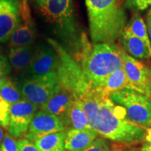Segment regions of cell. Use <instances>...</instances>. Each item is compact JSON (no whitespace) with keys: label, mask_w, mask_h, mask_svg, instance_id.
<instances>
[{"label":"cell","mask_w":151,"mask_h":151,"mask_svg":"<svg viewBox=\"0 0 151 151\" xmlns=\"http://www.w3.org/2000/svg\"><path fill=\"white\" fill-rule=\"evenodd\" d=\"M61 88L56 71L40 76H28L22 82L20 89L24 100L41 107Z\"/></svg>","instance_id":"cell-5"},{"label":"cell","mask_w":151,"mask_h":151,"mask_svg":"<svg viewBox=\"0 0 151 151\" xmlns=\"http://www.w3.org/2000/svg\"><path fill=\"white\" fill-rule=\"evenodd\" d=\"M38 46L33 45L11 48L8 55L10 66L16 71H24L31 65Z\"/></svg>","instance_id":"cell-15"},{"label":"cell","mask_w":151,"mask_h":151,"mask_svg":"<svg viewBox=\"0 0 151 151\" xmlns=\"http://www.w3.org/2000/svg\"><path fill=\"white\" fill-rule=\"evenodd\" d=\"M33 1H35L36 5H37V6L39 7V9L41 11L43 8H44V6H46L47 1H48V0H33Z\"/></svg>","instance_id":"cell-29"},{"label":"cell","mask_w":151,"mask_h":151,"mask_svg":"<svg viewBox=\"0 0 151 151\" xmlns=\"http://www.w3.org/2000/svg\"><path fill=\"white\" fill-rule=\"evenodd\" d=\"M59 61L58 52L52 46H38L32 62L26 72L28 76H40L56 72Z\"/></svg>","instance_id":"cell-11"},{"label":"cell","mask_w":151,"mask_h":151,"mask_svg":"<svg viewBox=\"0 0 151 151\" xmlns=\"http://www.w3.org/2000/svg\"><path fill=\"white\" fill-rule=\"evenodd\" d=\"M21 18L18 0H0V42L5 43L10 39Z\"/></svg>","instance_id":"cell-10"},{"label":"cell","mask_w":151,"mask_h":151,"mask_svg":"<svg viewBox=\"0 0 151 151\" xmlns=\"http://www.w3.org/2000/svg\"><path fill=\"white\" fill-rule=\"evenodd\" d=\"M120 41L124 47V50L130 56L136 59L151 58V49L141 39L122 32Z\"/></svg>","instance_id":"cell-16"},{"label":"cell","mask_w":151,"mask_h":151,"mask_svg":"<svg viewBox=\"0 0 151 151\" xmlns=\"http://www.w3.org/2000/svg\"><path fill=\"white\" fill-rule=\"evenodd\" d=\"M127 146H129L116 143V144H113V146H111V151H130V148Z\"/></svg>","instance_id":"cell-28"},{"label":"cell","mask_w":151,"mask_h":151,"mask_svg":"<svg viewBox=\"0 0 151 151\" xmlns=\"http://www.w3.org/2000/svg\"><path fill=\"white\" fill-rule=\"evenodd\" d=\"M11 69L10 64L8 60L0 55V74L4 76H7Z\"/></svg>","instance_id":"cell-27"},{"label":"cell","mask_w":151,"mask_h":151,"mask_svg":"<svg viewBox=\"0 0 151 151\" xmlns=\"http://www.w3.org/2000/svg\"><path fill=\"white\" fill-rule=\"evenodd\" d=\"M66 126L78 130L92 129L88 124V120L82 107L78 100L74 97H73V100L68 111L65 127Z\"/></svg>","instance_id":"cell-18"},{"label":"cell","mask_w":151,"mask_h":151,"mask_svg":"<svg viewBox=\"0 0 151 151\" xmlns=\"http://www.w3.org/2000/svg\"><path fill=\"white\" fill-rule=\"evenodd\" d=\"M73 9V0H48L41 11L61 37L71 39L76 34Z\"/></svg>","instance_id":"cell-6"},{"label":"cell","mask_w":151,"mask_h":151,"mask_svg":"<svg viewBox=\"0 0 151 151\" xmlns=\"http://www.w3.org/2000/svg\"><path fill=\"white\" fill-rule=\"evenodd\" d=\"M130 151H140L137 149H134V148H130Z\"/></svg>","instance_id":"cell-37"},{"label":"cell","mask_w":151,"mask_h":151,"mask_svg":"<svg viewBox=\"0 0 151 151\" xmlns=\"http://www.w3.org/2000/svg\"><path fill=\"white\" fill-rule=\"evenodd\" d=\"M19 151H41L35 146V144L27 139L18 141Z\"/></svg>","instance_id":"cell-26"},{"label":"cell","mask_w":151,"mask_h":151,"mask_svg":"<svg viewBox=\"0 0 151 151\" xmlns=\"http://www.w3.org/2000/svg\"><path fill=\"white\" fill-rule=\"evenodd\" d=\"M147 16L150 17V18H151V7H150V10L148 11V15H147Z\"/></svg>","instance_id":"cell-36"},{"label":"cell","mask_w":151,"mask_h":151,"mask_svg":"<svg viewBox=\"0 0 151 151\" xmlns=\"http://www.w3.org/2000/svg\"><path fill=\"white\" fill-rule=\"evenodd\" d=\"M82 151H111L109 143L104 138H97L90 146Z\"/></svg>","instance_id":"cell-25"},{"label":"cell","mask_w":151,"mask_h":151,"mask_svg":"<svg viewBox=\"0 0 151 151\" xmlns=\"http://www.w3.org/2000/svg\"><path fill=\"white\" fill-rule=\"evenodd\" d=\"M124 6L130 10L143 11L151 6V0H126Z\"/></svg>","instance_id":"cell-23"},{"label":"cell","mask_w":151,"mask_h":151,"mask_svg":"<svg viewBox=\"0 0 151 151\" xmlns=\"http://www.w3.org/2000/svg\"><path fill=\"white\" fill-rule=\"evenodd\" d=\"M65 128L59 118L41 110L35 113L29 124L26 139L33 143L49 134L64 132Z\"/></svg>","instance_id":"cell-9"},{"label":"cell","mask_w":151,"mask_h":151,"mask_svg":"<svg viewBox=\"0 0 151 151\" xmlns=\"http://www.w3.org/2000/svg\"><path fill=\"white\" fill-rule=\"evenodd\" d=\"M6 78V76H4V75L0 74V86L2 84V83L4 82V81L5 80Z\"/></svg>","instance_id":"cell-35"},{"label":"cell","mask_w":151,"mask_h":151,"mask_svg":"<svg viewBox=\"0 0 151 151\" xmlns=\"http://www.w3.org/2000/svg\"><path fill=\"white\" fill-rule=\"evenodd\" d=\"M48 41L59 56L57 73L60 83L78 100L90 128L101 137L119 144L130 146L144 141L146 129L132 122L125 109L95 86L65 48L52 39Z\"/></svg>","instance_id":"cell-1"},{"label":"cell","mask_w":151,"mask_h":151,"mask_svg":"<svg viewBox=\"0 0 151 151\" xmlns=\"http://www.w3.org/2000/svg\"><path fill=\"white\" fill-rule=\"evenodd\" d=\"M123 32L141 39L151 49V42L148 37L146 24L139 14H135L131 20L127 22Z\"/></svg>","instance_id":"cell-20"},{"label":"cell","mask_w":151,"mask_h":151,"mask_svg":"<svg viewBox=\"0 0 151 151\" xmlns=\"http://www.w3.org/2000/svg\"><path fill=\"white\" fill-rule=\"evenodd\" d=\"M86 4L92 43L114 44L127 20L118 0H86Z\"/></svg>","instance_id":"cell-2"},{"label":"cell","mask_w":151,"mask_h":151,"mask_svg":"<svg viewBox=\"0 0 151 151\" xmlns=\"http://www.w3.org/2000/svg\"><path fill=\"white\" fill-rule=\"evenodd\" d=\"M0 52H1V49H0Z\"/></svg>","instance_id":"cell-38"},{"label":"cell","mask_w":151,"mask_h":151,"mask_svg":"<svg viewBox=\"0 0 151 151\" xmlns=\"http://www.w3.org/2000/svg\"><path fill=\"white\" fill-rule=\"evenodd\" d=\"M37 109V106L24 99L11 105L8 127L9 134L14 138H18L27 133Z\"/></svg>","instance_id":"cell-7"},{"label":"cell","mask_w":151,"mask_h":151,"mask_svg":"<svg viewBox=\"0 0 151 151\" xmlns=\"http://www.w3.org/2000/svg\"><path fill=\"white\" fill-rule=\"evenodd\" d=\"M80 49L81 67L95 86L101 84L113 71L123 68L121 49L115 43L90 45L82 37Z\"/></svg>","instance_id":"cell-3"},{"label":"cell","mask_w":151,"mask_h":151,"mask_svg":"<svg viewBox=\"0 0 151 151\" xmlns=\"http://www.w3.org/2000/svg\"><path fill=\"white\" fill-rule=\"evenodd\" d=\"M0 151H19L18 141L9 134H5L2 143L0 146Z\"/></svg>","instance_id":"cell-24"},{"label":"cell","mask_w":151,"mask_h":151,"mask_svg":"<svg viewBox=\"0 0 151 151\" xmlns=\"http://www.w3.org/2000/svg\"><path fill=\"white\" fill-rule=\"evenodd\" d=\"M65 135L64 132L49 134L38 139L33 143L41 151H65Z\"/></svg>","instance_id":"cell-19"},{"label":"cell","mask_w":151,"mask_h":151,"mask_svg":"<svg viewBox=\"0 0 151 151\" xmlns=\"http://www.w3.org/2000/svg\"><path fill=\"white\" fill-rule=\"evenodd\" d=\"M0 97L10 105L24 99L21 89L15 81L7 76L0 86Z\"/></svg>","instance_id":"cell-21"},{"label":"cell","mask_w":151,"mask_h":151,"mask_svg":"<svg viewBox=\"0 0 151 151\" xmlns=\"http://www.w3.org/2000/svg\"><path fill=\"white\" fill-rule=\"evenodd\" d=\"M27 11L23 13V20L20 21L9 39V46L11 48L21 46H32L36 39V32L33 22L27 16Z\"/></svg>","instance_id":"cell-13"},{"label":"cell","mask_w":151,"mask_h":151,"mask_svg":"<svg viewBox=\"0 0 151 151\" xmlns=\"http://www.w3.org/2000/svg\"><path fill=\"white\" fill-rule=\"evenodd\" d=\"M73 97V94L70 90L62 85L61 90L41 106V110L59 118L65 126L68 111Z\"/></svg>","instance_id":"cell-12"},{"label":"cell","mask_w":151,"mask_h":151,"mask_svg":"<svg viewBox=\"0 0 151 151\" xmlns=\"http://www.w3.org/2000/svg\"><path fill=\"white\" fill-rule=\"evenodd\" d=\"M149 75H150V80H149L148 91H147L146 96L151 101V69L149 71Z\"/></svg>","instance_id":"cell-33"},{"label":"cell","mask_w":151,"mask_h":151,"mask_svg":"<svg viewBox=\"0 0 151 151\" xmlns=\"http://www.w3.org/2000/svg\"><path fill=\"white\" fill-rule=\"evenodd\" d=\"M11 105L0 97V126L8 128Z\"/></svg>","instance_id":"cell-22"},{"label":"cell","mask_w":151,"mask_h":151,"mask_svg":"<svg viewBox=\"0 0 151 151\" xmlns=\"http://www.w3.org/2000/svg\"><path fill=\"white\" fill-rule=\"evenodd\" d=\"M123 69L132 90L146 95L148 91L150 69L143 62L121 49Z\"/></svg>","instance_id":"cell-8"},{"label":"cell","mask_w":151,"mask_h":151,"mask_svg":"<svg viewBox=\"0 0 151 151\" xmlns=\"http://www.w3.org/2000/svg\"><path fill=\"white\" fill-rule=\"evenodd\" d=\"M97 136V134L92 129H69L66 132L65 150L67 151L83 150L94 142Z\"/></svg>","instance_id":"cell-14"},{"label":"cell","mask_w":151,"mask_h":151,"mask_svg":"<svg viewBox=\"0 0 151 151\" xmlns=\"http://www.w3.org/2000/svg\"><path fill=\"white\" fill-rule=\"evenodd\" d=\"M144 141L151 142V128H147L146 129V134L144 137Z\"/></svg>","instance_id":"cell-32"},{"label":"cell","mask_w":151,"mask_h":151,"mask_svg":"<svg viewBox=\"0 0 151 151\" xmlns=\"http://www.w3.org/2000/svg\"><path fill=\"white\" fill-rule=\"evenodd\" d=\"M146 27H147V30H148V34L149 39H150V41L151 42V18L150 17L147 16L146 18Z\"/></svg>","instance_id":"cell-30"},{"label":"cell","mask_w":151,"mask_h":151,"mask_svg":"<svg viewBox=\"0 0 151 151\" xmlns=\"http://www.w3.org/2000/svg\"><path fill=\"white\" fill-rule=\"evenodd\" d=\"M97 86L101 88L109 95L122 90H132L123 68L113 71L101 82V84Z\"/></svg>","instance_id":"cell-17"},{"label":"cell","mask_w":151,"mask_h":151,"mask_svg":"<svg viewBox=\"0 0 151 151\" xmlns=\"http://www.w3.org/2000/svg\"><path fill=\"white\" fill-rule=\"evenodd\" d=\"M4 137V133L3 129L0 127V146H1V143H2Z\"/></svg>","instance_id":"cell-34"},{"label":"cell","mask_w":151,"mask_h":151,"mask_svg":"<svg viewBox=\"0 0 151 151\" xmlns=\"http://www.w3.org/2000/svg\"><path fill=\"white\" fill-rule=\"evenodd\" d=\"M111 99L125 109L127 118L145 129L151 127V101L145 94L130 89L113 92Z\"/></svg>","instance_id":"cell-4"},{"label":"cell","mask_w":151,"mask_h":151,"mask_svg":"<svg viewBox=\"0 0 151 151\" xmlns=\"http://www.w3.org/2000/svg\"><path fill=\"white\" fill-rule=\"evenodd\" d=\"M140 151H151V142L144 141L140 149Z\"/></svg>","instance_id":"cell-31"}]
</instances>
